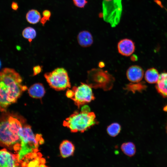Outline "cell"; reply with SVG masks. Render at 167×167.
Listing matches in <instances>:
<instances>
[{
  "label": "cell",
  "instance_id": "1",
  "mask_svg": "<svg viewBox=\"0 0 167 167\" xmlns=\"http://www.w3.org/2000/svg\"><path fill=\"white\" fill-rule=\"evenodd\" d=\"M23 79L14 69L5 68L0 71V111H6L7 107L15 103L27 89Z\"/></svg>",
  "mask_w": 167,
  "mask_h": 167
},
{
  "label": "cell",
  "instance_id": "2",
  "mask_svg": "<svg viewBox=\"0 0 167 167\" xmlns=\"http://www.w3.org/2000/svg\"><path fill=\"white\" fill-rule=\"evenodd\" d=\"M4 112L0 117V146L17 153L21 146L19 133L22 121L16 115Z\"/></svg>",
  "mask_w": 167,
  "mask_h": 167
},
{
  "label": "cell",
  "instance_id": "3",
  "mask_svg": "<svg viewBox=\"0 0 167 167\" xmlns=\"http://www.w3.org/2000/svg\"><path fill=\"white\" fill-rule=\"evenodd\" d=\"M19 134L21 146L17 153L20 160L24 161L38 152L39 146L43 143L44 140L41 134H34L29 125L23 126Z\"/></svg>",
  "mask_w": 167,
  "mask_h": 167
},
{
  "label": "cell",
  "instance_id": "4",
  "mask_svg": "<svg viewBox=\"0 0 167 167\" xmlns=\"http://www.w3.org/2000/svg\"><path fill=\"white\" fill-rule=\"evenodd\" d=\"M97 123L93 112L82 109L81 111L75 112L66 118L63 122V125L72 132L83 133Z\"/></svg>",
  "mask_w": 167,
  "mask_h": 167
},
{
  "label": "cell",
  "instance_id": "5",
  "mask_svg": "<svg viewBox=\"0 0 167 167\" xmlns=\"http://www.w3.org/2000/svg\"><path fill=\"white\" fill-rule=\"evenodd\" d=\"M44 76L49 86L56 91L63 90L71 87L67 72L63 68H57L46 73Z\"/></svg>",
  "mask_w": 167,
  "mask_h": 167
},
{
  "label": "cell",
  "instance_id": "6",
  "mask_svg": "<svg viewBox=\"0 0 167 167\" xmlns=\"http://www.w3.org/2000/svg\"><path fill=\"white\" fill-rule=\"evenodd\" d=\"M66 96L72 99L78 108L95 99L92 87L84 83L77 87H73L71 89H68Z\"/></svg>",
  "mask_w": 167,
  "mask_h": 167
},
{
  "label": "cell",
  "instance_id": "7",
  "mask_svg": "<svg viewBox=\"0 0 167 167\" xmlns=\"http://www.w3.org/2000/svg\"><path fill=\"white\" fill-rule=\"evenodd\" d=\"M22 162L17 153L14 154L6 148L0 150V167H22Z\"/></svg>",
  "mask_w": 167,
  "mask_h": 167
},
{
  "label": "cell",
  "instance_id": "8",
  "mask_svg": "<svg viewBox=\"0 0 167 167\" xmlns=\"http://www.w3.org/2000/svg\"><path fill=\"white\" fill-rule=\"evenodd\" d=\"M118 50L121 55L125 56L131 55L134 52L135 46L134 42L131 39L125 38L119 41L118 44Z\"/></svg>",
  "mask_w": 167,
  "mask_h": 167
},
{
  "label": "cell",
  "instance_id": "9",
  "mask_svg": "<svg viewBox=\"0 0 167 167\" xmlns=\"http://www.w3.org/2000/svg\"><path fill=\"white\" fill-rule=\"evenodd\" d=\"M144 71L142 68L138 65H133L127 70L126 76L130 81L134 83L140 81L143 76Z\"/></svg>",
  "mask_w": 167,
  "mask_h": 167
},
{
  "label": "cell",
  "instance_id": "10",
  "mask_svg": "<svg viewBox=\"0 0 167 167\" xmlns=\"http://www.w3.org/2000/svg\"><path fill=\"white\" fill-rule=\"evenodd\" d=\"M155 87L157 92L163 97L167 98V72L161 73Z\"/></svg>",
  "mask_w": 167,
  "mask_h": 167
},
{
  "label": "cell",
  "instance_id": "11",
  "mask_svg": "<svg viewBox=\"0 0 167 167\" xmlns=\"http://www.w3.org/2000/svg\"><path fill=\"white\" fill-rule=\"evenodd\" d=\"M79 44L83 47H88L91 46L93 41L91 33L87 30L80 32L77 36Z\"/></svg>",
  "mask_w": 167,
  "mask_h": 167
},
{
  "label": "cell",
  "instance_id": "12",
  "mask_svg": "<svg viewBox=\"0 0 167 167\" xmlns=\"http://www.w3.org/2000/svg\"><path fill=\"white\" fill-rule=\"evenodd\" d=\"M29 95L36 99L41 98L45 93V90L42 84L36 83L31 85L28 90Z\"/></svg>",
  "mask_w": 167,
  "mask_h": 167
},
{
  "label": "cell",
  "instance_id": "13",
  "mask_svg": "<svg viewBox=\"0 0 167 167\" xmlns=\"http://www.w3.org/2000/svg\"><path fill=\"white\" fill-rule=\"evenodd\" d=\"M59 149L61 156L65 158L72 155L75 148L74 145L71 142L68 140H65L61 143Z\"/></svg>",
  "mask_w": 167,
  "mask_h": 167
},
{
  "label": "cell",
  "instance_id": "14",
  "mask_svg": "<svg viewBox=\"0 0 167 167\" xmlns=\"http://www.w3.org/2000/svg\"><path fill=\"white\" fill-rule=\"evenodd\" d=\"M159 74L158 71L154 68L148 69L146 71L144 78L145 80L149 83H156L158 80Z\"/></svg>",
  "mask_w": 167,
  "mask_h": 167
},
{
  "label": "cell",
  "instance_id": "15",
  "mask_svg": "<svg viewBox=\"0 0 167 167\" xmlns=\"http://www.w3.org/2000/svg\"><path fill=\"white\" fill-rule=\"evenodd\" d=\"M26 18L27 22L32 24H36L38 23L41 18L40 12L36 10L31 9L26 14Z\"/></svg>",
  "mask_w": 167,
  "mask_h": 167
},
{
  "label": "cell",
  "instance_id": "16",
  "mask_svg": "<svg viewBox=\"0 0 167 167\" xmlns=\"http://www.w3.org/2000/svg\"><path fill=\"white\" fill-rule=\"evenodd\" d=\"M121 149L125 155L129 157L134 156L136 152L135 144L131 142H126L122 144L121 146Z\"/></svg>",
  "mask_w": 167,
  "mask_h": 167
},
{
  "label": "cell",
  "instance_id": "17",
  "mask_svg": "<svg viewBox=\"0 0 167 167\" xmlns=\"http://www.w3.org/2000/svg\"><path fill=\"white\" fill-rule=\"evenodd\" d=\"M22 35L23 37L28 40L29 42H31L36 35V32L33 28L28 27L25 28L23 31Z\"/></svg>",
  "mask_w": 167,
  "mask_h": 167
},
{
  "label": "cell",
  "instance_id": "18",
  "mask_svg": "<svg viewBox=\"0 0 167 167\" xmlns=\"http://www.w3.org/2000/svg\"><path fill=\"white\" fill-rule=\"evenodd\" d=\"M121 129V126L118 123H114L108 126L107 131L110 136L115 137L120 133Z\"/></svg>",
  "mask_w": 167,
  "mask_h": 167
},
{
  "label": "cell",
  "instance_id": "19",
  "mask_svg": "<svg viewBox=\"0 0 167 167\" xmlns=\"http://www.w3.org/2000/svg\"><path fill=\"white\" fill-rule=\"evenodd\" d=\"M43 17L41 18L40 20L41 23L44 26L46 23L50 19L51 16V12L49 10H44L42 13Z\"/></svg>",
  "mask_w": 167,
  "mask_h": 167
},
{
  "label": "cell",
  "instance_id": "20",
  "mask_svg": "<svg viewBox=\"0 0 167 167\" xmlns=\"http://www.w3.org/2000/svg\"><path fill=\"white\" fill-rule=\"evenodd\" d=\"M72 1L75 6L80 8H84L88 3L87 0H72Z\"/></svg>",
  "mask_w": 167,
  "mask_h": 167
},
{
  "label": "cell",
  "instance_id": "21",
  "mask_svg": "<svg viewBox=\"0 0 167 167\" xmlns=\"http://www.w3.org/2000/svg\"><path fill=\"white\" fill-rule=\"evenodd\" d=\"M33 74L36 75L39 74L41 71V67L39 66H35L33 68Z\"/></svg>",
  "mask_w": 167,
  "mask_h": 167
},
{
  "label": "cell",
  "instance_id": "22",
  "mask_svg": "<svg viewBox=\"0 0 167 167\" xmlns=\"http://www.w3.org/2000/svg\"><path fill=\"white\" fill-rule=\"evenodd\" d=\"M11 7L13 10H17L19 8L18 3L16 2H13L11 5Z\"/></svg>",
  "mask_w": 167,
  "mask_h": 167
},
{
  "label": "cell",
  "instance_id": "23",
  "mask_svg": "<svg viewBox=\"0 0 167 167\" xmlns=\"http://www.w3.org/2000/svg\"><path fill=\"white\" fill-rule=\"evenodd\" d=\"M154 2L161 8L165 9L167 11L166 9L164 7L162 4L160 0H154Z\"/></svg>",
  "mask_w": 167,
  "mask_h": 167
},
{
  "label": "cell",
  "instance_id": "24",
  "mask_svg": "<svg viewBox=\"0 0 167 167\" xmlns=\"http://www.w3.org/2000/svg\"><path fill=\"white\" fill-rule=\"evenodd\" d=\"M45 160L37 165L36 167H49L45 165Z\"/></svg>",
  "mask_w": 167,
  "mask_h": 167
},
{
  "label": "cell",
  "instance_id": "25",
  "mask_svg": "<svg viewBox=\"0 0 167 167\" xmlns=\"http://www.w3.org/2000/svg\"><path fill=\"white\" fill-rule=\"evenodd\" d=\"M1 61L0 60V69L1 67Z\"/></svg>",
  "mask_w": 167,
  "mask_h": 167
},
{
  "label": "cell",
  "instance_id": "26",
  "mask_svg": "<svg viewBox=\"0 0 167 167\" xmlns=\"http://www.w3.org/2000/svg\"><path fill=\"white\" fill-rule=\"evenodd\" d=\"M104 1H110L112 0H104Z\"/></svg>",
  "mask_w": 167,
  "mask_h": 167
},
{
  "label": "cell",
  "instance_id": "27",
  "mask_svg": "<svg viewBox=\"0 0 167 167\" xmlns=\"http://www.w3.org/2000/svg\"><path fill=\"white\" fill-rule=\"evenodd\" d=\"M166 132H167V125H166Z\"/></svg>",
  "mask_w": 167,
  "mask_h": 167
}]
</instances>
